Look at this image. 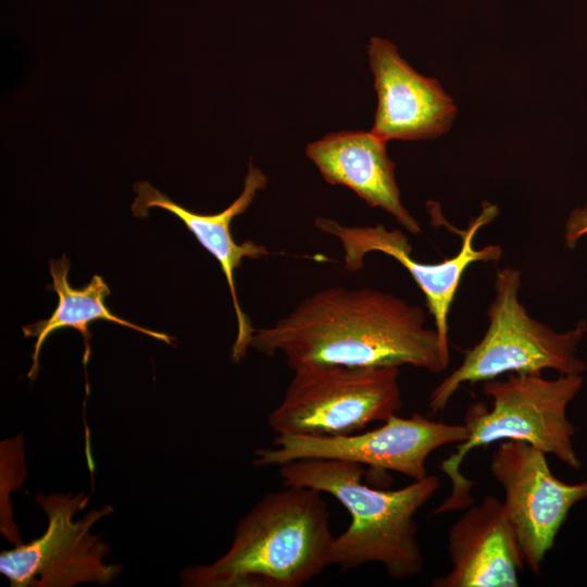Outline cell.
Wrapping results in <instances>:
<instances>
[{"instance_id": "6da1fadb", "label": "cell", "mask_w": 587, "mask_h": 587, "mask_svg": "<svg viewBox=\"0 0 587 587\" xmlns=\"http://www.w3.org/2000/svg\"><path fill=\"white\" fill-rule=\"evenodd\" d=\"M419 305L386 291L329 287L302 300L273 326L255 328L250 348L282 353L292 369L308 364L380 367L411 365L437 374L449 345L425 326Z\"/></svg>"}, {"instance_id": "7a4b0ae2", "label": "cell", "mask_w": 587, "mask_h": 587, "mask_svg": "<svg viewBox=\"0 0 587 587\" xmlns=\"http://www.w3.org/2000/svg\"><path fill=\"white\" fill-rule=\"evenodd\" d=\"M321 491L285 486L238 522L229 549L180 572L188 587H301L332 565L334 536Z\"/></svg>"}, {"instance_id": "3957f363", "label": "cell", "mask_w": 587, "mask_h": 587, "mask_svg": "<svg viewBox=\"0 0 587 587\" xmlns=\"http://www.w3.org/2000/svg\"><path fill=\"white\" fill-rule=\"evenodd\" d=\"M285 486L328 494L350 514L348 528L334 538L332 565L349 571L380 563L394 579L417 575L424 558L417 540L416 513L439 489L436 475L394 490L363 484V465L342 460L302 459L278 466Z\"/></svg>"}, {"instance_id": "277c9868", "label": "cell", "mask_w": 587, "mask_h": 587, "mask_svg": "<svg viewBox=\"0 0 587 587\" xmlns=\"http://www.w3.org/2000/svg\"><path fill=\"white\" fill-rule=\"evenodd\" d=\"M583 383L582 374L547 379L541 373H512L504 379L484 382L483 391L490 398L491 408L482 402L467 408L463 424L469 437L440 464L451 483V492L434 514L465 510L474 503L473 482L461 473V466L475 448L503 440L525 441L578 470L580 461L573 445L575 428L566 409Z\"/></svg>"}, {"instance_id": "5b68a950", "label": "cell", "mask_w": 587, "mask_h": 587, "mask_svg": "<svg viewBox=\"0 0 587 587\" xmlns=\"http://www.w3.org/2000/svg\"><path fill=\"white\" fill-rule=\"evenodd\" d=\"M522 276L514 267L496 271L495 296L487 309L488 326L482 339L464 350L460 365L429 394L430 413L444 412L458 389L497 378L502 374L541 373L583 374L586 364L577 350L587 324L558 333L532 317L519 300Z\"/></svg>"}, {"instance_id": "8992f818", "label": "cell", "mask_w": 587, "mask_h": 587, "mask_svg": "<svg viewBox=\"0 0 587 587\" xmlns=\"http://www.w3.org/2000/svg\"><path fill=\"white\" fill-rule=\"evenodd\" d=\"M294 372L267 416L276 435H349L386 421L403 405L398 366L308 364Z\"/></svg>"}, {"instance_id": "52a82bcc", "label": "cell", "mask_w": 587, "mask_h": 587, "mask_svg": "<svg viewBox=\"0 0 587 587\" xmlns=\"http://www.w3.org/2000/svg\"><path fill=\"white\" fill-rule=\"evenodd\" d=\"M36 501L48 519L46 532L29 544L0 553V573L12 587L109 585L118 577L122 565L103 562L110 547L100 534L91 533L99 520L113 512L111 505L75 520L89 501L84 492L38 494Z\"/></svg>"}, {"instance_id": "ba28073f", "label": "cell", "mask_w": 587, "mask_h": 587, "mask_svg": "<svg viewBox=\"0 0 587 587\" xmlns=\"http://www.w3.org/2000/svg\"><path fill=\"white\" fill-rule=\"evenodd\" d=\"M469 437L464 424H448L414 413L390 416L379 427L340 436L276 435L274 447L255 450V466L283 465L302 459L355 462L377 471H392L413 480L425 478L426 462L436 449Z\"/></svg>"}, {"instance_id": "9c48e42d", "label": "cell", "mask_w": 587, "mask_h": 587, "mask_svg": "<svg viewBox=\"0 0 587 587\" xmlns=\"http://www.w3.org/2000/svg\"><path fill=\"white\" fill-rule=\"evenodd\" d=\"M546 453L520 440L500 441L490 473L504 491L503 504L525 565L540 574L541 562L571 508L587 498V480L566 484L550 471Z\"/></svg>"}, {"instance_id": "30bf717a", "label": "cell", "mask_w": 587, "mask_h": 587, "mask_svg": "<svg viewBox=\"0 0 587 587\" xmlns=\"http://www.w3.org/2000/svg\"><path fill=\"white\" fill-rule=\"evenodd\" d=\"M498 214L496 204L483 202L480 213L461 232L462 243L458 253L437 263L414 260L408 236L399 229H387L383 224H341L335 235L342 247L345 265L351 271L361 270L365 255L371 252H382L398 261L422 290L427 310L434 317L435 328L441 340L449 345L448 315L464 272L476 262H497L503 253L499 245H488L480 249L473 246L477 232L491 223Z\"/></svg>"}, {"instance_id": "8fae6325", "label": "cell", "mask_w": 587, "mask_h": 587, "mask_svg": "<svg viewBox=\"0 0 587 587\" xmlns=\"http://www.w3.org/2000/svg\"><path fill=\"white\" fill-rule=\"evenodd\" d=\"M377 110L371 132L382 139L417 140L447 133L458 113L439 82L417 73L389 40L367 46Z\"/></svg>"}, {"instance_id": "7c38bea8", "label": "cell", "mask_w": 587, "mask_h": 587, "mask_svg": "<svg viewBox=\"0 0 587 587\" xmlns=\"http://www.w3.org/2000/svg\"><path fill=\"white\" fill-rule=\"evenodd\" d=\"M266 185V175L250 162L241 193L225 210L215 214L192 212L173 201L146 180L134 185V190L137 193L130 207L134 216L147 217L151 208H160L171 212L184 223L199 243L220 263L230 291L237 319V336L230 349V358L235 363L241 362L247 355L255 329L240 307L235 287V271L241 266L245 258L260 259L270 254V251L253 240L236 242L230 226L233 220L246 212L257 192L263 190Z\"/></svg>"}, {"instance_id": "4fadbf2b", "label": "cell", "mask_w": 587, "mask_h": 587, "mask_svg": "<svg viewBox=\"0 0 587 587\" xmlns=\"http://www.w3.org/2000/svg\"><path fill=\"white\" fill-rule=\"evenodd\" d=\"M448 533L450 570L433 587H516L525 563L503 501L472 504Z\"/></svg>"}, {"instance_id": "5bb4252c", "label": "cell", "mask_w": 587, "mask_h": 587, "mask_svg": "<svg viewBox=\"0 0 587 587\" xmlns=\"http://www.w3.org/2000/svg\"><path fill=\"white\" fill-rule=\"evenodd\" d=\"M386 143L372 132L346 130L309 143L305 153L328 184L351 189L369 207L383 209L407 232L419 234L420 223L401 201Z\"/></svg>"}, {"instance_id": "9a60e30c", "label": "cell", "mask_w": 587, "mask_h": 587, "mask_svg": "<svg viewBox=\"0 0 587 587\" xmlns=\"http://www.w3.org/2000/svg\"><path fill=\"white\" fill-rule=\"evenodd\" d=\"M49 271L52 276V284L47 288L58 295V305L49 319L37 321L22 328L25 337L36 338L32 365L27 374L30 380H35L39 372V354L42 344L53 332L62 328H74L83 336L85 344L83 362L85 365L89 359V341L92 337L88 326L99 320L126 326L172 345L173 337L143 328L113 314L105 305V298L110 295V288L101 276L93 275L91 280L83 288H73L67 280L70 260L65 254L60 259H51L49 261Z\"/></svg>"}, {"instance_id": "2e32d148", "label": "cell", "mask_w": 587, "mask_h": 587, "mask_svg": "<svg viewBox=\"0 0 587 587\" xmlns=\"http://www.w3.org/2000/svg\"><path fill=\"white\" fill-rule=\"evenodd\" d=\"M585 235H587V204L574 209L565 221L564 241L566 247L574 248Z\"/></svg>"}]
</instances>
